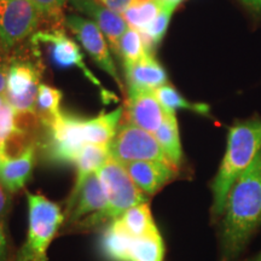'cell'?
Segmentation results:
<instances>
[{
    "mask_svg": "<svg viewBox=\"0 0 261 261\" xmlns=\"http://www.w3.org/2000/svg\"><path fill=\"white\" fill-rule=\"evenodd\" d=\"M62 92L48 85L40 84L37 99V112L45 125H48L55 117L62 113L60 110Z\"/></svg>",
    "mask_w": 261,
    "mask_h": 261,
    "instance_id": "d4e9b609",
    "label": "cell"
},
{
    "mask_svg": "<svg viewBox=\"0 0 261 261\" xmlns=\"http://www.w3.org/2000/svg\"><path fill=\"white\" fill-rule=\"evenodd\" d=\"M154 136L163 150V152H165V155L167 156L169 162L175 168H178L181 165L182 149L175 112L166 110L165 119H163L159 128L156 129Z\"/></svg>",
    "mask_w": 261,
    "mask_h": 261,
    "instance_id": "ac0fdd59",
    "label": "cell"
},
{
    "mask_svg": "<svg viewBox=\"0 0 261 261\" xmlns=\"http://www.w3.org/2000/svg\"><path fill=\"white\" fill-rule=\"evenodd\" d=\"M116 54L123 58V64L138 62L149 55L145 50L140 33L130 27L120 38Z\"/></svg>",
    "mask_w": 261,
    "mask_h": 261,
    "instance_id": "484cf974",
    "label": "cell"
},
{
    "mask_svg": "<svg viewBox=\"0 0 261 261\" xmlns=\"http://www.w3.org/2000/svg\"><path fill=\"white\" fill-rule=\"evenodd\" d=\"M261 151V120L253 119L237 123L228 129L226 151L217 175L211 184L213 192L212 215H223L228 191L240 174Z\"/></svg>",
    "mask_w": 261,
    "mask_h": 261,
    "instance_id": "7a4b0ae2",
    "label": "cell"
},
{
    "mask_svg": "<svg viewBox=\"0 0 261 261\" xmlns=\"http://www.w3.org/2000/svg\"><path fill=\"white\" fill-rule=\"evenodd\" d=\"M40 21L31 0H0V40L10 50L32 35Z\"/></svg>",
    "mask_w": 261,
    "mask_h": 261,
    "instance_id": "9c48e42d",
    "label": "cell"
},
{
    "mask_svg": "<svg viewBox=\"0 0 261 261\" xmlns=\"http://www.w3.org/2000/svg\"><path fill=\"white\" fill-rule=\"evenodd\" d=\"M120 224L132 237H143L146 234L158 232V227L151 215L150 207L146 203H142L126 211L121 217L117 218Z\"/></svg>",
    "mask_w": 261,
    "mask_h": 261,
    "instance_id": "d6986e66",
    "label": "cell"
},
{
    "mask_svg": "<svg viewBox=\"0 0 261 261\" xmlns=\"http://www.w3.org/2000/svg\"><path fill=\"white\" fill-rule=\"evenodd\" d=\"M10 205V200L9 195L6 194L5 187L0 181V218H3L8 212V208Z\"/></svg>",
    "mask_w": 261,
    "mask_h": 261,
    "instance_id": "4dcf8cb0",
    "label": "cell"
},
{
    "mask_svg": "<svg viewBox=\"0 0 261 261\" xmlns=\"http://www.w3.org/2000/svg\"><path fill=\"white\" fill-rule=\"evenodd\" d=\"M167 2H169V3H173V4L178 5L179 3H181V2H182V0H167Z\"/></svg>",
    "mask_w": 261,
    "mask_h": 261,
    "instance_id": "8d00e7d4",
    "label": "cell"
},
{
    "mask_svg": "<svg viewBox=\"0 0 261 261\" xmlns=\"http://www.w3.org/2000/svg\"><path fill=\"white\" fill-rule=\"evenodd\" d=\"M155 94L166 110H173V112H175L177 109H185L197 113L203 116H208L211 113V108L208 104L189 102L172 85L166 84L163 86L159 87L158 90H155Z\"/></svg>",
    "mask_w": 261,
    "mask_h": 261,
    "instance_id": "7402d4cb",
    "label": "cell"
},
{
    "mask_svg": "<svg viewBox=\"0 0 261 261\" xmlns=\"http://www.w3.org/2000/svg\"><path fill=\"white\" fill-rule=\"evenodd\" d=\"M12 57H10V48L0 40V94H4L8 84V75L11 67Z\"/></svg>",
    "mask_w": 261,
    "mask_h": 261,
    "instance_id": "83f0119b",
    "label": "cell"
},
{
    "mask_svg": "<svg viewBox=\"0 0 261 261\" xmlns=\"http://www.w3.org/2000/svg\"><path fill=\"white\" fill-rule=\"evenodd\" d=\"M5 102H6V98H5V96H4V94H0V108H2L3 106H4Z\"/></svg>",
    "mask_w": 261,
    "mask_h": 261,
    "instance_id": "e575fe53",
    "label": "cell"
},
{
    "mask_svg": "<svg viewBox=\"0 0 261 261\" xmlns=\"http://www.w3.org/2000/svg\"><path fill=\"white\" fill-rule=\"evenodd\" d=\"M247 8L254 10V11L261 14V0H241Z\"/></svg>",
    "mask_w": 261,
    "mask_h": 261,
    "instance_id": "d6a6232c",
    "label": "cell"
},
{
    "mask_svg": "<svg viewBox=\"0 0 261 261\" xmlns=\"http://www.w3.org/2000/svg\"><path fill=\"white\" fill-rule=\"evenodd\" d=\"M247 261H261V252L257 254V255H255L254 257H252V259H249Z\"/></svg>",
    "mask_w": 261,
    "mask_h": 261,
    "instance_id": "d590c367",
    "label": "cell"
},
{
    "mask_svg": "<svg viewBox=\"0 0 261 261\" xmlns=\"http://www.w3.org/2000/svg\"><path fill=\"white\" fill-rule=\"evenodd\" d=\"M107 196L97 172L77 175L68 201L64 220L68 225L92 227L107 221Z\"/></svg>",
    "mask_w": 261,
    "mask_h": 261,
    "instance_id": "277c9868",
    "label": "cell"
},
{
    "mask_svg": "<svg viewBox=\"0 0 261 261\" xmlns=\"http://www.w3.org/2000/svg\"><path fill=\"white\" fill-rule=\"evenodd\" d=\"M127 116L129 123L154 135L165 119L166 109L160 103L155 91L129 89Z\"/></svg>",
    "mask_w": 261,
    "mask_h": 261,
    "instance_id": "7c38bea8",
    "label": "cell"
},
{
    "mask_svg": "<svg viewBox=\"0 0 261 261\" xmlns=\"http://www.w3.org/2000/svg\"><path fill=\"white\" fill-rule=\"evenodd\" d=\"M104 6L108 9L113 10V11L117 12V14H122L128 6L132 4L133 0H99Z\"/></svg>",
    "mask_w": 261,
    "mask_h": 261,
    "instance_id": "f546056e",
    "label": "cell"
},
{
    "mask_svg": "<svg viewBox=\"0 0 261 261\" xmlns=\"http://www.w3.org/2000/svg\"><path fill=\"white\" fill-rule=\"evenodd\" d=\"M6 259H8V243H6L4 230L0 224V261H6Z\"/></svg>",
    "mask_w": 261,
    "mask_h": 261,
    "instance_id": "1f68e13d",
    "label": "cell"
},
{
    "mask_svg": "<svg viewBox=\"0 0 261 261\" xmlns=\"http://www.w3.org/2000/svg\"><path fill=\"white\" fill-rule=\"evenodd\" d=\"M28 233L17 261H46L47 248L64 223L60 205L39 194L27 192Z\"/></svg>",
    "mask_w": 261,
    "mask_h": 261,
    "instance_id": "3957f363",
    "label": "cell"
},
{
    "mask_svg": "<svg viewBox=\"0 0 261 261\" xmlns=\"http://www.w3.org/2000/svg\"><path fill=\"white\" fill-rule=\"evenodd\" d=\"M125 73L127 84L132 90L155 91L168 81L165 68L152 55H148L138 62L126 63Z\"/></svg>",
    "mask_w": 261,
    "mask_h": 261,
    "instance_id": "9a60e30c",
    "label": "cell"
},
{
    "mask_svg": "<svg viewBox=\"0 0 261 261\" xmlns=\"http://www.w3.org/2000/svg\"><path fill=\"white\" fill-rule=\"evenodd\" d=\"M107 196V219L113 221L135 205L146 203L148 198L140 191L122 163L110 158L97 171Z\"/></svg>",
    "mask_w": 261,
    "mask_h": 261,
    "instance_id": "5b68a950",
    "label": "cell"
},
{
    "mask_svg": "<svg viewBox=\"0 0 261 261\" xmlns=\"http://www.w3.org/2000/svg\"><path fill=\"white\" fill-rule=\"evenodd\" d=\"M64 23L76 35V39L83 45L84 50L90 55L100 69L108 73L120 87H122L121 80L114 64L109 47H108L106 35L98 28L94 22L76 15H68Z\"/></svg>",
    "mask_w": 261,
    "mask_h": 261,
    "instance_id": "30bf717a",
    "label": "cell"
},
{
    "mask_svg": "<svg viewBox=\"0 0 261 261\" xmlns=\"http://www.w3.org/2000/svg\"><path fill=\"white\" fill-rule=\"evenodd\" d=\"M69 2L77 11L83 12L92 19V22L106 35L113 50L116 52L120 38L128 29V24L121 14L108 9L102 3H98L96 0H69Z\"/></svg>",
    "mask_w": 261,
    "mask_h": 261,
    "instance_id": "5bb4252c",
    "label": "cell"
},
{
    "mask_svg": "<svg viewBox=\"0 0 261 261\" xmlns=\"http://www.w3.org/2000/svg\"><path fill=\"white\" fill-rule=\"evenodd\" d=\"M175 8H177V5L167 2L161 11L159 12V15L154 18V21L144 31L139 32L140 35H142L143 41H144L145 50L149 55H152V52L158 47V45L162 41L166 32H167L169 21H171V17Z\"/></svg>",
    "mask_w": 261,
    "mask_h": 261,
    "instance_id": "44dd1931",
    "label": "cell"
},
{
    "mask_svg": "<svg viewBox=\"0 0 261 261\" xmlns=\"http://www.w3.org/2000/svg\"><path fill=\"white\" fill-rule=\"evenodd\" d=\"M163 259H165V244L159 231L135 238L130 261H163Z\"/></svg>",
    "mask_w": 261,
    "mask_h": 261,
    "instance_id": "cb8c5ba5",
    "label": "cell"
},
{
    "mask_svg": "<svg viewBox=\"0 0 261 261\" xmlns=\"http://www.w3.org/2000/svg\"><path fill=\"white\" fill-rule=\"evenodd\" d=\"M47 127L46 158L55 163H74L83 146L89 144L86 119L61 113Z\"/></svg>",
    "mask_w": 261,
    "mask_h": 261,
    "instance_id": "8992f818",
    "label": "cell"
},
{
    "mask_svg": "<svg viewBox=\"0 0 261 261\" xmlns=\"http://www.w3.org/2000/svg\"><path fill=\"white\" fill-rule=\"evenodd\" d=\"M35 150L29 145L16 158L6 159L0 172V181L9 192H17L31 178L34 168Z\"/></svg>",
    "mask_w": 261,
    "mask_h": 261,
    "instance_id": "2e32d148",
    "label": "cell"
},
{
    "mask_svg": "<svg viewBox=\"0 0 261 261\" xmlns=\"http://www.w3.org/2000/svg\"><path fill=\"white\" fill-rule=\"evenodd\" d=\"M135 243L132 237L120 221L115 219L109 224L102 237V252L110 261H130V253Z\"/></svg>",
    "mask_w": 261,
    "mask_h": 261,
    "instance_id": "e0dca14e",
    "label": "cell"
},
{
    "mask_svg": "<svg viewBox=\"0 0 261 261\" xmlns=\"http://www.w3.org/2000/svg\"><path fill=\"white\" fill-rule=\"evenodd\" d=\"M17 115L18 113L8 100L0 108V152L4 156L8 143L22 132L17 125Z\"/></svg>",
    "mask_w": 261,
    "mask_h": 261,
    "instance_id": "4316f807",
    "label": "cell"
},
{
    "mask_svg": "<svg viewBox=\"0 0 261 261\" xmlns=\"http://www.w3.org/2000/svg\"><path fill=\"white\" fill-rule=\"evenodd\" d=\"M110 158H112V155H110L109 145H84L74 162L77 168V175H85L89 174V173L97 172L98 169L106 165Z\"/></svg>",
    "mask_w": 261,
    "mask_h": 261,
    "instance_id": "603a6c76",
    "label": "cell"
},
{
    "mask_svg": "<svg viewBox=\"0 0 261 261\" xmlns=\"http://www.w3.org/2000/svg\"><path fill=\"white\" fill-rule=\"evenodd\" d=\"M33 42H44L50 45V52L52 62L61 68L77 67L83 70L85 76L93 83L96 86L100 87L99 80L94 76L92 71L86 67L84 62V56L80 47L74 40L68 37L62 29H55L51 32H39L33 35Z\"/></svg>",
    "mask_w": 261,
    "mask_h": 261,
    "instance_id": "8fae6325",
    "label": "cell"
},
{
    "mask_svg": "<svg viewBox=\"0 0 261 261\" xmlns=\"http://www.w3.org/2000/svg\"><path fill=\"white\" fill-rule=\"evenodd\" d=\"M127 173L140 191L152 196L177 177L178 168L159 161H133L123 163Z\"/></svg>",
    "mask_w": 261,
    "mask_h": 261,
    "instance_id": "4fadbf2b",
    "label": "cell"
},
{
    "mask_svg": "<svg viewBox=\"0 0 261 261\" xmlns=\"http://www.w3.org/2000/svg\"><path fill=\"white\" fill-rule=\"evenodd\" d=\"M261 225V151L241 173L228 191L220 225L224 261L243 252Z\"/></svg>",
    "mask_w": 261,
    "mask_h": 261,
    "instance_id": "6da1fadb",
    "label": "cell"
},
{
    "mask_svg": "<svg viewBox=\"0 0 261 261\" xmlns=\"http://www.w3.org/2000/svg\"><path fill=\"white\" fill-rule=\"evenodd\" d=\"M5 160H6V158H5V156H4V155H3V154H2V152H0V172H2L3 165H4Z\"/></svg>",
    "mask_w": 261,
    "mask_h": 261,
    "instance_id": "836d02e7",
    "label": "cell"
},
{
    "mask_svg": "<svg viewBox=\"0 0 261 261\" xmlns=\"http://www.w3.org/2000/svg\"><path fill=\"white\" fill-rule=\"evenodd\" d=\"M109 150L112 158L122 165L133 161L171 163L155 136L133 123H126L117 128L115 137L109 143Z\"/></svg>",
    "mask_w": 261,
    "mask_h": 261,
    "instance_id": "52a82bcc",
    "label": "cell"
},
{
    "mask_svg": "<svg viewBox=\"0 0 261 261\" xmlns=\"http://www.w3.org/2000/svg\"><path fill=\"white\" fill-rule=\"evenodd\" d=\"M31 2L39 10L41 16H44L60 12L62 6L69 0H31Z\"/></svg>",
    "mask_w": 261,
    "mask_h": 261,
    "instance_id": "f1b7e54d",
    "label": "cell"
},
{
    "mask_svg": "<svg viewBox=\"0 0 261 261\" xmlns=\"http://www.w3.org/2000/svg\"><path fill=\"white\" fill-rule=\"evenodd\" d=\"M166 3L167 0H133L121 16L128 27L142 32L154 21Z\"/></svg>",
    "mask_w": 261,
    "mask_h": 261,
    "instance_id": "ffe728a7",
    "label": "cell"
},
{
    "mask_svg": "<svg viewBox=\"0 0 261 261\" xmlns=\"http://www.w3.org/2000/svg\"><path fill=\"white\" fill-rule=\"evenodd\" d=\"M41 67L35 62L12 58L4 96L18 114L37 113Z\"/></svg>",
    "mask_w": 261,
    "mask_h": 261,
    "instance_id": "ba28073f",
    "label": "cell"
}]
</instances>
